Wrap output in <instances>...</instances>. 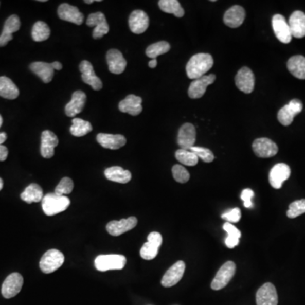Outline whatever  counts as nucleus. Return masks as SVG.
Here are the masks:
<instances>
[{
	"mask_svg": "<svg viewBox=\"0 0 305 305\" xmlns=\"http://www.w3.org/2000/svg\"><path fill=\"white\" fill-rule=\"evenodd\" d=\"M214 65V60L209 53H200L192 56L190 59L186 71L190 79H199L200 77L205 76Z\"/></svg>",
	"mask_w": 305,
	"mask_h": 305,
	"instance_id": "obj_1",
	"label": "nucleus"
},
{
	"mask_svg": "<svg viewBox=\"0 0 305 305\" xmlns=\"http://www.w3.org/2000/svg\"><path fill=\"white\" fill-rule=\"evenodd\" d=\"M70 201L66 196H59L56 193H48L42 200V207L44 214L48 217L65 211L70 205Z\"/></svg>",
	"mask_w": 305,
	"mask_h": 305,
	"instance_id": "obj_2",
	"label": "nucleus"
},
{
	"mask_svg": "<svg viewBox=\"0 0 305 305\" xmlns=\"http://www.w3.org/2000/svg\"><path fill=\"white\" fill-rule=\"evenodd\" d=\"M127 264V258L121 255H99L94 260L96 269L99 272L111 270H121Z\"/></svg>",
	"mask_w": 305,
	"mask_h": 305,
	"instance_id": "obj_3",
	"label": "nucleus"
},
{
	"mask_svg": "<svg viewBox=\"0 0 305 305\" xmlns=\"http://www.w3.org/2000/svg\"><path fill=\"white\" fill-rule=\"evenodd\" d=\"M65 261V256L60 250L50 249L43 255L39 262L42 272L45 274H50L56 272Z\"/></svg>",
	"mask_w": 305,
	"mask_h": 305,
	"instance_id": "obj_4",
	"label": "nucleus"
},
{
	"mask_svg": "<svg viewBox=\"0 0 305 305\" xmlns=\"http://www.w3.org/2000/svg\"><path fill=\"white\" fill-rule=\"evenodd\" d=\"M236 264L234 262L227 261L221 267L211 282V289L218 291L224 289L235 275Z\"/></svg>",
	"mask_w": 305,
	"mask_h": 305,
	"instance_id": "obj_5",
	"label": "nucleus"
},
{
	"mask_svg": "<svg viewBox=\"0 0 305 305\" xmlns=\"http://www.w3.org/2000/svg\"><path fill=\"white\" fill-rule=\"evenodd\" d=\"M303 110V103L298 99H293L288 104L283 106L277 114L279 122L281 125L288 127L293 121L295 116L300 113Z\"/></svg>",
	"mask_w": 305,
	"mask_h": 305,
	"instance_id": "obj_6",
	"label": "nucleus"
},
{
	"mask_svg": "<svg viewBox=\"0 0 305 305\" xmlns=\"http://www.w3.org/2000/svg\"><path fill=\"white\" fill-rule=\"evenodd\" d=\"M162 236L160 233L153 231L148 236V242L143 244L140 250V255L143 260H154L159 252V248L162 244Z\"/></svg>",
	"mask_w": 305,
	"mask_h": 305,
	"instance_id": "obj_7",
	"label": "nucleus"
},
{
	"mask_svg": "<svg viewBox=\"0 0 305 305\" xmlns=\"http://www.w3.org/2000/svg\"><path fill=\"white\" fill-rule=\"evenodd\" d=\"M23 277L20 273H12L7 276L2 285V295L5 298H14L22 290L23 286Z\"/></svg>",
	"mask_w": 305,
	"mask_h": 305,
	"instance_id": "obj_8",
	"label": "nucleus"
},
{
	"mask_svg": "<svg viewBox=\"0 0 305 305\" xmlns=\"http://www.w3.org/2000/svg\"><path fill=\"white\" fill-rule=\"evenodd\" d=\"M87 25L88 27H94L93 37L94 39H99L103 38L110 31L108 22L105 15L102 12L93 13L87 17Z\"/></svg>",
	"mask_w": 305,
	"mask_h": 305,
	"instance_id": "obj_9",
	"label": "nucleus"
},
{
	"mask_svg": "<svg viewBox=\"0 0 305 305\" xmlns=\"http://www.w3.org/2000/svg\"><path fill=\"white\" fill-rule=\"evenodd\" d=\"M252 147L256 156L260 158H271L278 153L277 145L266 137L255 139V142H253Z\"/></svg>",
	"mask_w": 305,
	"mask_h": 305,
	"instance_id": "obj_10",
	"label": "nucleus"
},
{
	"mask_svg": "<svg viewBox=\"0 0 305 305\" xmlns=\"http://www.w3.org/2000/svg\"><path fill=\"white\" fill-rule=\"evenodd\" d=\"M272 27L274 31L275 35L279 41L283 44H289L292 40V33L290 27L286 22L285 17L281 15H275L272 18Z\"/></svg>",
	"mask_w": 305,
	"mask_h": 305,
	"instance_id": "obj_11",
	"label": "nucleus"
},
{
	"mask_svg": "<svg viewBox=\"0 0 305 305\" xmlns=\"http://www.w3.org/2000/svg\"><path fill=\"white\" fill-rule=\"evenodd\" d=\"M236 86L244 94H251L255 88V77L248 67L239 70L235 77Z\"/></svg>",
	"mask_w": 305,
	"mask_h": 305,
	"instance_id": "obj_12",
	"label": "nucleus"
},
{
	"mask_svg": "<svg viewBox=\"0 0 305 305\" xmlns=\"http://www.w3.org/2000/svg\"><path fill=\"white\" fill-rule=\"evenodd\" d=\"M291 175L290 167L284 163L277 164L270 171L269 182L272 188L280 189Z\"/></svg>",
	"mask_w": 305,
	"mask_h": 305,
	"instance_id": "obj_13",
	"label": "nucleus"
},
{
	"mask_svg": "<svg viewBox=\"0 0 305 305\" xmlns=\"http://www.w3.org/2000/svg\"><path fill=\"white\" fill-rule=\"evenodd\" d=\"M185 263L182 261H177L172 265L170 269L164 275L163 278L161 280V285L165 288H171L175 286L183 278L184 272H185Z\"/></svg>",
	"mask_w": 305,
	"mask_h": 305,
	"instance_id": "obj_14",
	"label": "nucleus"
},
{
	"mask_svg": "<svg viewBox=\"0 0 305 305\" xmlns=\"http://www.w3.org/2000/svg\"><path fill=\"white\" fill-rule=\"evenodd\" d=\"M216 76L211 74L209 76H204L199 79H196L190 84L188 88V96L191 99H200L204 96L207 87L211 85L216 81Z\"/></svg>",
	"mask_w": 305,
	"mask_h": 305,
	"instance_id": "obj_15",
	"label": "nucleus"
},
{
	"mask_svg": "<svg viewBox=\"0 0 305 305\" xmlns=\"http://www.w3.org/2000/svg\"><path fill=\"white\" fill-rule=\"evenodd\" d=\"M79 69L82 73V79L86 84L91 86L92 88L96 91L101 90L103 82L99 77L94 73V67L91 63L87 60H83L79 65Z\"/></svg>",
	"mask_w": 305,
	"mask_h": 305,
	"instance_id": "obj_16",
	"label": "nucleus"
},
{
	"mask_svg": "<svg viewBox=\"0 0 305 305\" xmlns=\"http://www.w3.org/2000/svg\"><path fill=\"white\" fill-rule=\"evenodd\" d=\"M257 305H277L278 295L274 285L270 282L264 283L256 293Z\"/></svg>",
	"mask_w": 305,
	"mask_h": 305,
	"instance_id": "obj_17",
	"label": "nucleus"
},
{
	"mask_svg": "<svg viewBox=\"0 0 305 305\" xmlns=\"http://www.w3.org/2000/svg\"><path fill=\"white\" fill-rule=\"evenodd\" d=\"M137 219L134 217L122 219L120 221H112L106 226V230L111 235H122L123 233L128 232L137 226Z\"/></svg>",
	"mask_w": 305,
	"mask_h": 305,
	"instance_id": "obj_18",
	"label": "nucleus"
},
{
	"mask_svg": "<svg viewBox=\"0 0 305 305\" xmlns=\"http://www.w3.org/2000/svg\"><path fill=\"white\" fill-rule=\"evenodd\" d=\"M196 141V130L194 125L186 123L182 125L178 132L177 143L182 149L190 150L194 147Z\"/></svg>",
	"mask_w": 305,
	"mask_h": 305,
	"instance_id": "obj_19",
	"label": "nucleus"
},
{
	"mask_svg": "<svg viewBox=\"0 0 305 305\" xmlns=\"http://www.w3.org/2000/svg\"><path fill=\"white\" fill-rule=\"evenodd\" d=\"M149 18L143 10H134L129 17V27L135 34L143 33L149 28Z\"/></svg>",
	"mask_w": 305,
	"mask_h": 305,
	"instance_id": "obj_20",
	"label": "nucleus"
},
{
	"mask_svg": "<svg viewBox=\"0 0 305 305\" xmlns=\"http://www.w3.org/2000/svg\"><path fill=\"white\" fill-rule=\"evenodd\" d=\"M58 15L63 21L76 25H82L84 21V15L78 8L68 4H62L59 6Z\"/></svg>",
	"mask_w": 305,
	"mask_h": 305,
	"instance_id": "obj_21",
	"label": "nucleus"
},
{
	"mask_svg": "<svg viewBox=\"0 0 305 305\" xmlns=\"http://www.w3.org/2000/svg\"><path fill=\"white\" fill-rule=\"evenodd\" d=\"M109 70L113 74H121L124 73L127 67V60L123 57V55L118 49H111L108 51L107 56Z\"/></svg>",
	"mask_w": 305,
	"mask_h": 305,
	"instance_id": "obj_22",
	"label": "nucleus"
},
{
	"mask_svg": "<svg viewBox=\"0 0 305 305\" xmlns=\"http://www.w3.org/2000/svg\"><path fill=\"white\" fill-rule=\"evenodd\" d=\"M59 139L53 132L44 131L41 137V154L45 159H50L55 155V149L58 146Z\"/></svg>",
	"mask_w": 305,
	"mask_h": 305,
	"instance_id": "obj_23",
	"label": "nucleus"
},
{
	"mask_svg": "<svg viewBox=\"0 0 305 305\" xmlns=\"http://www.w3.org/2000/svg\"><path fill=\"white\" fill-rule=\"evenodd\" d=\"M245 19V10L242 6L234 5L224 15V23L231 28H237L243 24Z\"/></svg>",
	"mask_w": 305,
	"mask_h": 305,
	"instance_id": "obj_24",
	"label": "nucleus"
},
{
	"mask_svg": "<svg viewBox=\"0 0 305 305\" xmlns=\"http://www.w3.org/2000/svg\"><path fill=\"white\" fill-rule=\"evenodd\" d=\"M87 101V95L82 91H76L73 93L71 100L65 105V114L69 117H75L84 108Z\"/></svg>",
	"mask_w": 305,
	"mask_h": 305,
	"instance_id": "obj_25",
	"label": "nucleus"
},
{
	"mask_svg": "<svg viewBox=\"0 0 305 305\" xmlns=\"http://www.w3.org/2000/svg\"><path fill=\"white\" fill-rule=\"evenodd\" d=\"M291 33L293 38L303 39L305 37V14L297 10L291 15L289 22Z\"/></svg>",
	"mask_w": 305,
	"mask_h": 305,
	"instance_id": "obj_26",
	"label": "nucleus"
},
{
	"mask_svg": "<svg viewBox=\"0 0 305 305\" xmlns=\"http://www.w3.org/2000/svg\"><path fill=\"white\" fill-rule=\"evenodd\" d=\"M142 98L133 94L128 95L119 103V110L122 113H128L131 116H138L142 111Z\"/></svg>",
	"mask_w": 305,
	"mask_h": 305,
	"instance_id": "obj_27",
	"label": "nucleus"
},
{
	"mask_svg": "<svg viewBox=\"0 0 305 305\" xmlns=\"http://www.w3.org/2000/svg\"><path fill=\"white\" fill-rule=\"evenodd\" d=\"M97 141L104 149H113V150L120 149L123 146H125L127 143L125 137L120 134L99 133L97 136Z\"/></svg>",
	"mask_w": 305,
	"mask_h": 305,
	"instance_id": "obj_28",
	"label": "nucleus"
},
{
	"mask_svg": "<svg viewBox=\"0 0 305 305\" xmlns=\"http://www.w3.org/2000/svg\"><path fill=\"white\" fill-rule=\"evenodd\" d=\"M104 175L108 180L115 183H128L132 179V174L128 170H124L120 166H112L110 168L106 169L104 171Z\"/></svg>",
	"mask_w": 305,
	"mask_h": 305,
	"instance_id": "obj_29",
	"label": "nucleus"
},
{
	"mask_svg": "<svg viewBox=\"0 0 305 305\" xmlns=\"http://www.w3.org/2000/svg\"><path fill=\"white\" fill-rule=\"evenodd\" d=\"M30 69L45 83L50 82L53 79L55 70L51 64L46 62H34L30 65Z\"/></svg>",
	"mask_w": 305,
	"mask_h": 305,
	"instance_id": "obj_30",
	"label": "nucleus"
},
{
	"mask_svg": "<svg viewBox=\"0 0 305 305\" xmlns=\"http://www.w3.org/2000/svg\"><path fill=\"white\" fill-rule=\"evenodd\" d=\"M288 69L291 74L298 79H305V58L302 56L291 57L288 61Z\"/></svg>",
	"mask_w": 305,
	"mask_h": 305,
	"instance_id": "obj_31",
	"label": "nucleus"
},
{
	"mask_svg": "<svg viewBox=\"0 0 305 305\" xmlns=\"http://www.w3.org/2000/svg\"><path fill=\"white\" fill-rule=\"evenodd\" d=\"M44 192L40 186L31 183L21 194V199L27 204L39 203L44 199Z\"/></svg>",
	"mask_w": 305,
	"mask_h": 305,
	"instance_id": "obj_32",
	"label": "nucleus"
},
{
	"mask_svg": "<svg viewBox=\"0 0 305 305\" xmlns=\"http://www.w3.org/2000/svg\"><path fill=\"white\" fill-rule=\"evenodd\" d=\"M19 94V89L10 78L0 77V96L5 99H15Z\"/></svg>",
	"mask_w": 305,
	"mask_h": 305,
	"instance_id": "obj_33",
	"label": "nucleus"
},
{
	"mask_svg": "<svg viewBox=\"0 0 305 305\" xmlns=\"http://www.w3.org/2000/svg\"><path fill=\"white\" fill-rule=\"evenodd\" d=\"M159 6L164 12L172 14L178 18L183 17L185 14V11L177 0H160L159 1Z\"/></svg>",
	"mask_w": 305,
	"mask_h": 305,
	"instance_id": "obj_34",
	"label": "nucleus"
},
{
	"mask_svg": "<svg viewBox=\"0 0 305 305\" xmlns=\"http://www.w3.org/2000/svg\"><path fill=\"white\" fill-rule=\"evenodd\" d=\"M92 131H93V127L89 121L82 120L81 118L73 119V125L70 127V132L75 137H83Z\"/></svg>",
	"mask_w": 305,
	"mask_h": 305,
	"instance_id": "obj_35",
	"label": "nucleus"
},
{
	"mask_svg": "<svg viewBox=\"0 0 305 305\" xmlns=\"http://www.w3.org/2000/svg\"><path fill=\"white\" fill-rule=\"evenodd\" d=\"M50 36V28L44 22H38L34 24L31 37L35 42L45 41Z\"/></svg>",
	"mask_w": 305,
	"mask_h": 305,
	"instance_id": "obj_36",
	"label": "nucleus"
},
{
	"mask_svg": "<svg viewBox=\"0 0 305 305\" xmlns=\"http://www.w3.org/2000/svg\"><path fill=\"white\" fill-rule=\"evenodd\" d=\"M175 156L176 159L184 166H194L199 162L197 155L193 152L187 149H178L177 151L175 152Z\"/></svg>",
	"mask_w": 305,
	"mask_h": 305,
	"instance_id": "obj_37",
	"label": "nucleus"
},
{
	"mask_svg": "<svg viewBox=\"0 0 305 305\" xmlns=\"http://www.w3.org/2000/svg\"><path fill=\"white\" fill-rule=\"evenodd\" d=\"M171 49V45L166 41L158 42L149 46L146 49V55L149 58L156 59L158 56L166 53Z\"/></svg>",
	"mask_w": 305,
	"mask_h": 305,
	"instance_id": "obj_38",
	"label": "nucleus"
},
{
	"mask_svg": "<svg viewBox=\"0 0 305 305\" xmlns=\"http://www.w3.org/2000/svg\"><path fill=\"white\" fill-rule=\"evenodd\" d=\"M305 213V200H296L289 205L286 212L289 218L293 219L299 217Z\"/></svg>",
	"mask_w": 305,
	"mask_h": 305,
	"instance_id": "obj_39",
	"label": "nucleus"
},
{
	"mask_svg": "<svg viewBox=\"0 0 305 305\" xmlns=\"http://www.w3.org/2000/svg\"><path fill=\"white\" fill-rule=\"evenodd\" d=\"M74 188L73 181L69 177H64L61 179L58 185L56 187L55 193L59 196H65L70 194Z\"/></svg>",
	"mask_w": 305,
	"mask_h": 305,
	"instance_id": "obj_40",
	"label": "nucleus"
},
{
	"mask_svg": "<svg viewBox=\"0 0 305 305\" xmlns=\"http://www.w3.org/2000/svg\"><path fill=\"white\" fill-rule=\"evenodd\" d=\"M20 27H21V21L19 17L15 15H11L6 20L2 33L13 36V33L16 32L20 29Z\"/></svg>",
	"mask_w": 305,
	"mask_h": 305,
	"instance_id": "obj_41",
	"label": "nucleus"
},
{
	"mask_svg": "<svg viewBox=\"0 0 305 305\" xmlns=\"http://www.w3.org/2000/svg\"><path fill=\"white\" fill-rule=\"evenodd\" d=\"M172 175L174 179L177 183H188L190 179V174L185 167H183L181 165H175L172 167Z\"/></svg>",
	"mask_w": 305,
	"mask_h": 305,
	"instance_id": "obj_42",
	"label": "nucleus"
},
{
	"mask_svg": "<svg viewBox=\"0 0 305 305\" xmlns=\"http://www.w3.org/2000/svg\"><path fill=\"white\" fill-rule=\"evenodd\" d=\"M191 151L193 152L196 155H197L199 159H202L204 162L206 163H210L214 160V156L211 150L202 148V147H192V149H190Z\"/></svg>",
	"mask_w": 305,
	"mask_h": 305,
	"instance_id": "obj_43",
	"label": "nucleus"
},
{
	"mask_svg": "<svg viewBox=\"0 0 305 305\" xmlns=\"http://www.w3.org/2000/svg\"><path fill=\"white\" fill-rule=\"evenodd\" d=\"M241 217H242V213H241V210L238 208L230 209V210L226 211V213H224L221 216V217L225 219L229 223H231V222L237 223V222L240 221Z\"/></svg>",
	"mask_w": 305,
	"mask_h": 305,
	"instance_id": "obj_44",
	"label": "nucleus"
},
{
	"mask_svg": "<svg viewBox=\"0 0 305 305\" xmlns=\"http://www.w3.org/2000/svg\"><path fill=\"white\" fill-rule=\"evenodd\" d=\"M255 196V192L252 189L247 188L243 190L241 194V199L243 201V204L246 208H250L253 206L252 199Z\"/></svg>",
	"mask_w": 305,
	"mask_h": 305,
	"instance_id": "obj_45",
	"label": "nucleus"
},
{
	"mask_svg": "<svg viewBox=\"0 0 305 305\" xmlns=\"http://www.w3.org/2000/svg\"><path fill=\"white\" fill-rule=\"evenodd\" d=\"M223 229L230 237H234V238L240 239L241 231L236 226H233L232 224L226 222V223L224 224Z\"/></svg>",
	"mask_w": 305,
	"mask_h": 305,
	"instance_id": "obj_46",
	"label": "nucleus"
},
{
	"mask_svg": "<svg viewBox=\"0 0 305 305\" xmlns=\"http://www.w3.org/2000/svg\"><path fill=\"white\" fill-rule=\"evenodd\" d=\"M225 243H226V247H229V248H233V247H235L236 246L239 244V238L227 236L226 240H225Z\"/></svg>",
	"mask_w": 305,
	"mask_h": 305,
	"instance_id": "obj_47",
	"label": "nucleus"
},
{
	"mask_svg": "<svg viewBox=\"0 0 305 305\" xmlns=\"http://www.w3.org/2000/svg\"><path fill=\"white\" fill-rule=\"evenodd\" d=\"M8 154H9V151H8L7 148L4 145H0V161L6 160Z\"/></svg>",
	"mask_w": 305,
	"mask_h": 305,
	"instance_id": "obj_48",
	"label": "nucleus"
},
{
	"mask_svg": "<svg viewBox=\"0 0 305 305\" xmlns=\"http://www.w3.org/2000/svg\"><path fill=\"white\" fill-rule=\"evenodd\" d=\"M51 65H52V66H53V70H61L63 67L62 64H61V63L58 62V61H56V62L52 63Z\"/></svg>",
	"mask_w": 305,
	"mask_h": 305,
	"instance_id": "obj_49",
	"label": "nucleus"
},
{
	"mask_svg": "<svg viewBox=\"0 0 305 305\" xmlns=\"http://www.w3.org/2000/svg\"><path fill=\"white\" fill-rule=\"evenodd\" d=\"M7 139V135L5 132H0V145H2Z\"/></svg>",
	"mask_w": 305,
	"mask_h": 305,
	"instance_id": "obj_50",
	"label": "nucleus"
},
{
	"mask_svg": "<svg viewBox=\"0 0 305 305\" xmlns=\"http://www.w3.org/2000/svg\"><path fill=\"white\" fill-rule=\"evenodd\" d=\"M149 66L150 68H155L157 66V60L156 59H153L150 60L149 62Z\"/></svg>",
	"mask_w": 305,
	"mask_h": 305,
	"instance_id": "obj_51",
	"label": "nucleus"
},
{
	"mask_svg": "<svg viewBox=\"0 0 305 305\" xmlns=\"http://www.w3.org/2000/svg\"><path fill=\"white\" fill-rule=\"evenodd\" d=\"M3 187H4V182H3L2 178H0V191L2 190Z\"/></svg>",
	"mask_w": 305,
	"mask_h": 305,
	"instance_id": "obj_52",
	"label": "nucleus"
},
{
	"mask_svg": "<svg viewBox=\"0 0 305 305\" xmlns=\"http://www.w3.org/2000/svg\"><path fill=\"white\" fill-rule=\"evenodd\" d=\"M3 124V118L2 116H1V115H0V128H1V125H2Z\"/></svg>",
	"mask_w": 305,
	"mask_h": 305,
	"instance_id": "obj_53",
	"label": "nucleus"
},
{
	"mask_svg": "<svg viewBox=\"0 0 305 305\" xmlns=\"http://www.w3.org/2000/svg\"><path fill=\"white\" fill-rule=\"evenodd\" d=\"M94 2H95V1H94V0H91V1H85V3H86V4H88V5H90V4H92V3Z\"/></svg>",
	"mask_w": 305,
	"mask_h": 305,
	"instance_id": "obj_54",
	"label": "nucleus"
}]
</instances>
